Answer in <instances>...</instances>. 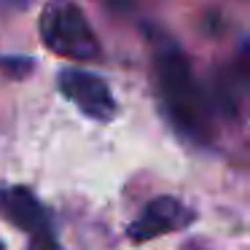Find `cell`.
I'll use <instances>...</instances> for the list:
<instances>
[{"instance_id":"obj_1","label":"cell","mask_w":250,"mask_h":250,"mask_svg":"<svg viewBox=\"0 0 250 250\" xmlns=\"http://www.w3.org/2000/svg\"><path fill=\"white\" fill-rule=\"evenodd\" d=\"M153 65H156V86L169 121L188 140L207 143L212 137L210 103L191 70V62L175 43H162L156 49Z\"/></svg>"},{"instance_id":"obj_2","label":"cell","mask_w":250,"mask_h":250,"mask_svg":"<svg viewBox=\"0 0 250 250\" xmlns=\"http://www.w3.org/2000/svg\"><path fill=\"white\" fill-rule=\"evenodd\" d=\"M41 38L49 51L67 60L92 62L100 57V41L89 19L70 0H49L41 14Z\"/></svg>"},{"instance_id":"obj_3","label":"cell","mask_w":250,"mask_h":250,"mask_svg":"<svg viewBox=\"0 0 250 250\" xmlns=\"http://www.w3.org/2000/svg\"><path fill=\"white\" fill-rule=\"evenodd\" d=\"M60 92L76 105L78 110L94 121H110L116 116V100L110 94L108 83L100 76L86 70H62L60 73Z\"/></svg>"},{"instance_id":"obj_4","label":"cell","mask_w":250,"mask_h":250,"mask_svg":"<svg viewBox=\"0 0 250 250\" xmlns=\"http://www.w3.org/2000/svg\"><path fill=\"white\" fill-rule=\"evenodd\" d=\"M194 221V212L175 196H156L143 207V212L129 223V239L148 242L162 234H172L178 229H186Z\"/></svg>"},{"instance_id":"obj_5","label":"cell","mask_w":250,"mask_h":250,"mask_svg":"<svg viewBox=\"0 0 250 250\" xmlns=\"http://www.w3.org/2000/svg\"><path fill=\"white\" fill-rule=\"evenodd\" d=\"M0 218L14 223L27 234L51 231V218L38 196L24 186H6L0 188Z\"/></svg>"},{"instance_id":"obj_6","label":"cell","mask_w":250,"mask_h":250,"mask_svg":"<svg viewBox=\"0 0 250 250\" xmlns=\"http://www.w3.org/2000/svg\"><path fill=\"white\" fill-rule=\"evenodd\" d=\"M30 250H62V245L57 242V237L51 231H41V234H33Z\"/></svg>"},{"instance_id":"obj_7","label":"cell","mask_w":250,"mask_h":250,"mask_svg":"<svg viewBox=\"0 0 250 250\" xmlns=\"http://www.w3.org/2000/svg\"><path fill=\"white\" fill-rule=\"evenodd\" d=\"M3 3H8V6H17V8H27L30 0H3Z\"/></svg>"},{"instance_id":"obj_8","label":"cell","mask_w":250,"mask_h":250,"mask_svg":"<svg viewBox=\"0 0 250 250\" xmlns=\"http://www.w3.org/2000/svg\"><path fill=\"white\" fill-rule=\"evenodd\" d=\"M0 250H3V245H0Z\"/></svg>"}]
</instances>
